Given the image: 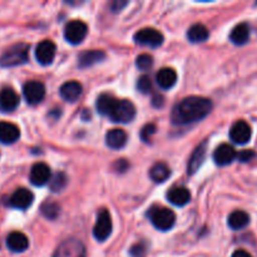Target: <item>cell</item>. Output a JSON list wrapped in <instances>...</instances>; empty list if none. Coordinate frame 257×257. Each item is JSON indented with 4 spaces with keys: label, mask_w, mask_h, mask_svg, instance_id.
<instances>
[{
    "label": "cell",
    "mask_w": 257,
    "mask_h": 257,
    "mask_svg": "<svg viewBox=\"0 0 257 257\" xmlns=\"http://www.w3.org/2000/svg\"><path fill=\"white\" fill-rule=\"evenodd\" d=\"M212 107V102L207 98L187 97L175 105L171 118L175 124H190L207 117Z\"/></svg>",
    "instance_id": "1"
},
{
    "label": "cell",
    "mask_w": 257,
    "mask_h": 257,
    "mask_svg": "<svg viewBox=\"0 0 257 257\" xmlns=\"http://www.w3.org/2000/svg\"><path fill=\"white\" fill-rule=\"evenodd\" d=\"M28 53H29V45L25 43L13 45L0 57V65L4 68H12L24 64L28 60Z\"/></svg>",
    "instance_id": "2"
},
{
    "label": "cell",
    "mask_w": 257,
    "mask_h": 257,
    "mask_svg": "<svg viewBox=\"0 0 257 257\" xmlns=\"http://www.w3.org/2000/svg\"><path fill=\"white\" fill-rule=\"evenodd\" d=\"M148 217L157 230L168 231L175 226L176 215L166 207H152L148 211Z\"/></svg>",
    "instance_id": "3"
},
{
    "label": "cell",
    "mask_w": 257,
    "mask_h": 257,
    "mask_svg": "<svg viewBox=\"0 0 257 257\" xmlns=\"http://www.w3.org/2000/svg\"><path fill=\"white\" fill-rule=\"evenodd\" d=\"M136 117V107L131 100H117L109 118L115 123H130Z\"/></svg>",
    "instance_id": "4"
},
{
    "label": "cell",
    "mask_w": 257,
    "mask_h": 257,
    "mask_svg": "<svg viewBox=\"0 0 257 257\" xmlns=\"http://www.w3.org/2000/svg\"><path fill=\"white\" fill-rule=\"evenodd\" d=\"M88 34V27L85 23L80 20H72L65 25L64 38L68 43L73 45H77L84 40Z\"/></svg>",
    "instance_id": "5"
},
{
    "label": "cell",
    "mask_w": 257,
    "mask_h": 257,
    "mask_svg": "<svg viewBox=\"0 0 257 257\" xmlns=\"http://www.w3.org/2000/svg\"><path fill=\"white\" fill-rule=\"evenodd\" d=\"M112 217L110 213L107 210H102L98 215L97 222H95L94 228H93V235H94L95 240L103 242L107 240L112 233Z\"/></svg>",
    "instance_id": "6"
},
{
    "label": "cell",
    "mask_w": 257,
    "mask_h": 257,
    "mask_svg": "<svg viewBox=\"0 0 257 257\" xmlns=\"http://www.w3.org/2000/svg\"><path fill=\"white\" fill-rule=\"evenodd\" d=\"M53 257H85V247L80 241L69 238L58 246Z\"/></svg>",
    "instance_id": "7"
},
{
    "label": "cell",
    "mask_w": 257,
    "mask_h": 257,
    "mask_svg": "<svg viewBox=\"0 0 257 257\" xmlns=\"http://www.w3.org/2000/svg\"><path fill=\"white\" fill-rule=\"evenodd\" d=\"M135 42L137 44L146 45V47L158 48L162 45L163 35L162 33L153 29V28H145V29H141L140 32L136 33Z\"/></svg>",
    "instance_id": "8"
},
{
    "label": "cell",
    "mask_w": 257,
    "mask_h": 257,
    "mask_svg": "<svg viewBox=\"0 0 257 257\" xmlns=\"http://www.w3.org/2000/svg\"><path fill=\"white\" fill-rule=\"evenodd\" d=\"M23 94L29 104H38L45 97V87L39 80H30L23 87Z\"/></svg>",
    "instance_id": "9"
},
{
    "label": "cell",
    "mask_w": 257,
    "mask_h": 257,
    "mask_svg": "<svg viewBox=\"0 0 257 257\" xmlns=\"http://www.w3.org/2000/svg\"><path fill=\"white\" fill-rule=\"evenodd\" d=\"M55 50H57V47L52 40H43L37 45L35 58L42 65H49L54 60Z\"/></svg>",
    "instance_id": "10"
},
{
    "label": "cell",
    "mask_w": 257,
    "mask_h": 257,
    "mask_svg": "<svg viewBox=\"0 0 257 257\" xmlns=\"http://www.w3.org/2000/svg\"><path fill=\"white\" fill-rule=\"evenodd\" d=\"M252 131L245 120H238L232 125L230 131V138L236 145H246L251 140Z\"/></svg>",
    "instance_id": "11"
},
{
    "label": "cell",
    "mask_w": 257,
    "mask_h": 257,
    "mask_svg": "<svg viewBox=\"0 0 257 257\" xmlns=\"http://www.w3.org/2000/svg\"><path fill=\"white\" fill-rule=\"evenodd\" d=\"M34 196L27 188H18L9 198V205L17 210H27L32 206Z\"/></svg>",
    "instance_id": "12"
},
{
    "label": "cell",
    "mask_w": 257,
    "mask_h": 257,
    "mask_svg": "<svg viewBox=\"0 0 257 257\" xmlns=\"http://www.w3.org/2000/svg\"><path fill=\"white\" fill-rule=\"evenodd\" d=\"M30 182L34 186H44L52 180L50 168L45 163H37L32 167L30 171Z\"/></svg>",
    "instance_id": "13"
},
{
    "label": "cell",
    "mask_w": 257,
    "mask_h": 257,
    "mask_svg": "<svg viewBox=\"0 0 257 257\" xmlns=\"http://www.w3.org/2000/svg\"><path fill=\"white\" fill-rule=\"evenodd\" d=\"M236 157H237V153L233 150L232 146L226 145V143L218 146L213 152V160H215L216 165L218 166L231 165Z\"/></svg>",
    "instance_id": "14"
},
{
    "label": "cell",
    "mask_w": 257,
    "mask_h": 257,
    "mask_svg": "<svg viewBox=\"0 0 257 257\" xmlns=\"http://www.w3.org/2000/svg\"><path fill=\"white\" fill-rule=\"evenodd\" d=\"M82 85H80V83L75 82V80H69V82L64 83L59 89L60 97H62L65 102L70 103L77 102L80 98V95H82Z\"/></svg>",
    "instance_id": "15"
},
{
    "label": "cell",
    "mask_w": 257,
    "mask_h": 257,
    "mask_svg": "<svg viewBox=\"0 0 257 257\" xmlns=\"http://www.w3.org/2000/svg\"><path fill=\"white\" fill-rule=\"evenodd\" d=\"M19 95L12 88H4L0 92V109L3 112H12L19 105Z\"/></svg>",
    "instance_id": "16"
},
{
    "label": "cell",
    "mask_w": 257,
    "mask_h": 257,
    "mask_svg": "<svg viewBox=\"0 0 257 257\" xmlns=\"http://www.w3.org/2000/svg\"><path fill=\"white\" fill-rule=\"evenodd\" d=\"M7 246L13 252H24L29 247V240L24 233L14 231L7 237Z\"/></svg>",
    "instance_id": "17"
},
{
    "label": "cell",
    "mask_w": 257,
    "mask_h": 257,
    "mask_svg": "<svg viewBox=\"0 0 257 257\" xmlns=\"http://www.w3.org/2000/svg\"><path fill=\"white\" fill-rule=\"evenodd\" d=\"M206 151H207V141L201 143L195 151H193L192 156L190 157V161H188L187 171L190 175H193V173L197 172L198 168L202 166L203 161L206 158Z\"/></svg>",
    "instance_id": "18"
},
{
    "label": "cell",
    "mask_w": 257,
    "mask_h": 257,
    "mask_svg": "<svg viewBox=\"0 0 257 257\" xmlns=\"http://www.w3.org/2000/svg\"><path fill=\"white\" fill-rule=\"evenodd\" d=\"M127 133L123 130H119V128L110 130L109 132L105 135V143H107L108 147L112 148V150H120V148H123L127 145Z\"/></svg>",
    "instance_id": "19"
},
{
    "label": "cell",
    "mask_w": 257,
    "mask_h": 257,
    "mask_svg": "<svg viewBox=\"0 0 257 257\" xmlns=\"http://www.w3.org/2000/svg\"><path fill=\"white\" fill-rule=\"evenodd\" d=\"M20 137L19 128L9 122H0V142L4 145L15 143Z\"/></svg>",
    "instance_id": "20"
},
{
    "label": "cell",
    "mask_w": 257,
    "mask_h": 257,
    "mask_svg": "<svg viewBox=\"0 0 257 257\" xmlns=\"http://www.w3.org/2000/svg\"><path fill=\"white\" fill-rule=\"evenodd\" d=\"M156 80L162 89H171L177 82V73L172 68H162L156 75Z\"/></svg>",
    "instance_id": "21"
},
{
    "label": "cell",
    "mask_w": 257,
    "mask_h": 257,
    "mask_svg": "<svg viewBox=\"0 0 257 257\" xmlns=\"http://www.w3.org/2000/svg\"><path fill=\"white\" fill-rule=\"evenodd\" d=\"M104 58L105 54L102 50H87V52H83L79 55V58H78V65L80 68L92 67V65L102 62Z\"/></svg>",
    "instance_id": "22"
},
{
    "label": "cell",
    "mask_w": 257,
    "mask_h": 257,
    "mask_svg": "<svg viewBox=\"0 0 257 257\" xmlns=\"http://www.w3.org/2000/svg\"><path fill=\"white\" fill-rule=\"evenodd\" d=\"M168 201L175 206H185L190 202L191 192L186 187H175L168 192Z\"/></svg>",
    "instance_id": "23"
},
{
    "label": "cell",
    "mask_w": 257,
    "mask_h": 257,
    "mask_svg": "<svg viewBox=\"0 0 257 257\" xmlns=\"http://www.w3.org/2000/svg\"><path fill=\"white\" fill-rule=\"evenodd\" d=\"M230 39L236 45L246 44L250 39V28H248V25L246 23H241V24L236 25L232 32H231Z\"/></svg>",
    "instance_id": "24"
},
{
    "label": "cell",
    "mask_w": 257,
    "mask_h": 257,
    "mask_svg": "<svg viewBox=\"0 0 257 257\" xmlns=\"http://www.w3.org/2000/svg\"><path fill=\"white\" fill-rule=\"evenodd\" d=\"M117 100L118 99H115L113 95L103 93V94H100L97 99V110L102 115H108V117H109L113 108H114L115 103H117Z\"/></svg>",
    "instance_id": "25"
},
{
    "label": "cell",
    "mask_w": 257,
    "mask_h": 257,
    "mask_svg": "<svg viewBox=\"0 0 257 257\" xmlns=\"http://www.w3.org/2000/svg\"><path fill=\"white\" fill-rule=\"evenodd\" d=\"M250 222V216L245 212V211H233L230 216H228V226L232 230H242Z\"/></svg>",
    "instance_id": "26"
},
{
    "label": "cell",
    "mask_w": 257,
    "mask_h": 257,
    "mask_svg": "<svg viewBox=\"0 0 257 257\" xmlns=\"http://www.w3.org/2000/svg\"><path fill=\"white\" fill-rule=\"evenodd\" d=\"M208 35H210V33L203 24L192 25L187 32V38L191 43L205 42V40H207Z\"/></svg>",
    "instance_id": "27"
},
{
    "label": "cell",
    "mask_w": 257,
    "mask_h": 257,
    "mask_svg": "<svg viewBox=\"0 0 257 257\" xmlns=\"http://www.w3.org/2000/svg\"><path fill=\"white\" fill-rule=\"evenodd\" d=\"M150 176L156 183H163L171 176V171L166 163L158 162L150 170Z\"/></svg>",
    "instance_id": "28"
},
{
    "label": "cell",
    "mask_w": 257,
    "mask_h": 257,
    "mask_svg": "<svg viewBox=\"0 0 257 257\" xmlns=\"http://www.w3.org/2000/svg\"><path fill=\"white\" fill-rule=\"evenodd\" d=\"M40 212L48 220H55L60 213V207L58 203L53 202V201H45L40 206Z\"/></svg>",
    "instance_id": "29"
},
{
    "label": "cell",
    "mask_w": 257,
    "mask_h": 257,
    "mask_svg": "<svg viewBox=\"0 0 257 257\" xmlns=\"http://www.w3.org/2000/svg\"><path fill=\"white\" fill-rule=\"evenodd\" d=\"M68 177L64 172H58L55 173L52 177L49 182V187L52 192H62L65 187H67Z\"/></svg>",
    "instance_id": "30"
},
{
    "label": "cell",
    "mask_w": 257,
    "mask_h": 257,
    "mask_svg": "<svg viewBox=\"0 0 257 257\" xmlns=\"http://www.w3.org/2000/svg\"><path fill=\"white\" fill-rule=\"evenodd\" d=\"M136 65H137L138 69L141 70L151 69L153 65V58L148 54L138 55L137 59H136Z\"/></svg>",
    "instance_id": "31"
},
{
    "label": "cell",
    "mask_w": 257,
    "mask_h": 257,
    "mask_svg": "<svg viewBox=\"0 0 257 257\" xmlns=\"http://www.w3.org/2000/svg\"><path fill=\"white\" fill-rule=\"evenodd\" d=\"M137 89L143 94H148L152 90V80L148 75H142L137 82Z\"/></svg>",
    "instance_id": "32"
},
{
    "label": "cell",
    "mask_w": 257,
    "mask_h": 257,
    "mask_svg": "<svg viewBox=\"0 0 257 257\" xmlns=\"http://www.w3.org/2000/svg\"><path fill=\"white\" fill-rule=\"evenodd\" d=\"M157 128H156L155 124H147L143 127V130L141 131V138H142L143 142H150L152 136L155 135Z\"/></svg>",
    "instance_id": "33"
},
{
    "label": "cell",
    "mask_w": 257,
    "mask_h": 257,
    "mask_svg": "<svg viewBox=\"0 0 257 257\" xmlns=\"http://www.w3.org/2000/svg\"><path fill=\"white\" fill-rule=\"evenodd\" d=\"M130 253L131 257H146V255H147V247L142 242L136 243L135 246H132Z\"/></svg>",
    "instance_id": "34"
},
{
    "label": "cell",
    "mask_w": 257,
    "mask_h": 257,
    "mask_svg": "<svg viewBox=\"0 0 257 257\" xmlns=\"http://www.w3.org/2000/svg\"><path fill=\"white\" fill-rule=\"evenodd\" d=\"M255 156V152H252V151H242L240 155H237V157L241 162H250Z\"/></svg>",
    "instance_id": "35"
},
{
    "label": "cell",
    "mask_w": 257,
    "mask_h": 257,
    "mask_svg": "<svg viewBox=\"0 0 257 257\" xmlns=\"http://www.w3.org/2000/svg\"><path fill=\"white\" fill-rule=\"evenodd\" d=\"M128 167H130V163L125 160H118L117 162L114 163V170L117 171V172H125V171L128 170Z\"/></svg>",
    "instance_id": "36"
},
{
    "label": "cell",
    "mask_w": 257,
    "mask_h": 257,
    "mask_svg": "<svg viewBox=\"0 0 257 257\" xmlns=\"http://www.w3.org/2000/svg\"><path fill=\"white\" fill-rule=\"evenodd\" d=\"M125 5H127V2H114V3H112L110 8H112V12L118 13V12H120V10L125 7Z\"/></svg>",
    "instance_id": "37"
},
{
    "label": "cell",
    "mask_w": 257,
    "mask_h": 257,
    "mask_svg": "<svg viewBox=\"0 0 257 257\" xmlns=\"http://www.w3.org/2000/svg\"><path fill=\"white\" fill-rule=\"evenodd\" d=\"M153 105L155 107H162L163 105V97L162 95H155L153 97Z\"/></svg>",
    "instance_id": "38"
},
{
    "label": "cell",
    "mask_w": 257,
    "mask_h": 257,
    "mask_svg": "<svg viewBox=\"0 0 257 257\" xmlns=\"http://www.w3.org/2000/svg\"><path fill=\"white\" fill-rule=\"evenodd\" d=\"M232 257H252L247 251L245 250H237L232 253Z\"/></svg>",
    "instance_id": "39"
}]
</instances>
